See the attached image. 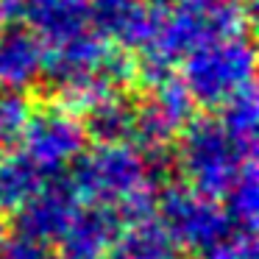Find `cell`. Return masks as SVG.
<instances>
[{
    "label": "cell",
    "instance_id": "obj_1",
    "mask_svg": "<svg viewBox=\"0 0 259 259\" xmlns=\"http://www.w3.org/2000/svg\"><path fill=\"white\" fill-rule=\"evenodd\" d=\"M67 179L81 203H103L112 209L140 192L159 190L148 176L142 153L131 142H95L90 151L84 148L67 167Z\"/></svg>",
    "mask_w": 259,
    "mask_h": 259
},
{
    "label": "cell",
    "instance_id": "obj_2",
    "mask_svg": "<svg viewBox=\"0 0 259 259\" xmlns=\"http://www.w3.org/2000/svg\"><path fill=\"white\" fill-rule=\"evenodd\" d=\"M173 159L179 173L184 176V184H190L201 195L223 201L242 162L253 156H245L231 142L218 117L192 114L173 142Z\"/></svg>",
    "mask_w": 259,
    "mask_h": 259
},
{
    "label": "cell",
    "instance_id": "obj_3",
    "mask_svg": "<svg viewBox=\"0 0 259 259\" xmlns=\"http://www.w3.org/2000/svg\"><path fill=\"white\" fill-rule=\"evenodd\" d=\"M253 56L251 34L223 36L190 51L181 59V84L195 101V106L218 109L237 90L253 84Z\"/></svg>",
    "mask_w": 259,
    "mask_h": 259
},
{
    "label": "cell",
    "instance_id": "obj_4",
    "mask_svg": "<svg viewBox=\"0 0 259 259\" xmlns=\"http://www.w3.org/2000/svg\"><path fill=\"white\" fill-rule=\"evenodd\" d=\"M167 237L190 253H203L209 245L234 231L223 203L218 198L201 195L184 181H164L156 190V214Z\"/></svg>",
    "mask_w": 259,
    "mask_h": 259
},
{
    "label": "cell",
    "instance_id": "obj_5",
    "mask_svg": "<svg viewBox=\"0 0 259 259\" xmlns=\"http://www.w3.org/2000/svg\"><path fill=\"white\" fill-rule=\"evenodd\" d=\"M87 131L75 112L45 101L31 106L25 128L20 134V151L45 176H56L73 164V159L87 148Z\"/></svg>",
    "mask_w": 259,
    "mask_h": 259
},
{
    "label": "cell",
    "instance_id": "obj_6",
    "mask_svg": "<svg viewBox=\"0 0 259 259\" xmlns=\"http://www.w3.org/2000/svg\"><path fill=\"white\" fill-rule=\"evenodd\" d=\"M192 114H195V101L184 90L179 75L153 87V90H145V98L137 101L131 145L137 151L173 148L179 131L184 128V123Z\"/></svg>",
    "mask_w": 259,
    "mask_h": 259
},
{
    "label": "cell",
    "instance_id": "obj_7",
    "mask_svg": "<svg viewBox=\"0 0 259 259\" xmlns=\"http://www.w3.org/2000/svg\"><path fill=\"white\" fill-rule=\"evenodd\" d=\"M81 201L70 184L67 173L64 176H45L39 190L14 212V231L36 237L56 245L64 229L70 226L73 214L78 212Z\"/></svg>",
    "mask_w": 259,
    "mask_h": 259
},
{
    "label": "cell",
    "instance_id": "obj_8",
    "mask_svg": "<svg viewBox=\"0 0 259 259\" xmlns=\"http://www.w3.org/2000/svg\"><path fill=\"white\" fill-rule=\"evenodd\" d=\"M123 231V220L112 206L81 203L70 226L59 237V259H101L112 251Z\"/></svg>",
    "mask_w": 259,
    "mask_h": 259
},
{
    "label": "cell",
    "instance_id": "obj_9",
    "mask_svg": "<svg viewBox=\"0 0 259 259\" xmlns=\"http://www.w3.org/2000/svg\"><path fill=\"white\" fill-rule=\"evenodd\" d=\"M23 20L45 48L95 28L90 0H23Z\"/></svg>",
    "mask_w": 259,
    "mask_h": 259
},
{
    "label": "cell",
    "instance_id": "obj_10",
    "mask_svg": "<svg viewBox=\"0 0 259 259\" xmlns=\"http://www.w3.org/2000/svg\"><path fill=\"white\" fill-rule=\"evenodd\" d=\"M45 67V45L31 28L9 23L0 28V90H28Z\"/></svg>",
    "mask_w": 259,
    "mask_h": 259
},
{
    "label": "cell",
    "instance_id": "obj_11",
    "mask_svg": "<svg viewBox=\"0 0 259 259\" xmlns=\"http://www.w3.org/2000/svg\"><path fill=\"white\" fill-rule=\"evenodd\" d=\"M134 114L137 101L128 92H114V95L98 101L81 114L87 140L92 142H131L134 137Z\"/></svg>",
    "mask_w": 259,
    "mask_h": 259
},
{
    "label": "cell",
    "instance_id": "obj_12",
    "mask_svg": "<svg viewBox=\"0 0 259 259\" xmlns=\"http://www.w3.org/2000/svg\"><path fill=\"white\" fill-rule=\"evenodd\" d=\"M109 253L112 259H198L192 253H181L156 218L123 226Z\"/></svg>",
    "mask_w": 259,
    "mask_h": 259
},
{
    "label": "cell",
    "instance_id": "obj_13",
    "mask_svg": "<svg viewBox=\"0 0 259 259\" xmlns=\"http://www.w3.org/2000/svg\"><path fill=\"white\" fill-rule=\"evenodd\" d=\"M45 181V173L20 148H0V212L14 214Z\"/></svg>",
    "mask_w": 259,
    "mask_h": 259
},
{
    "label": "cell",
    "instance_id": "obj_14",
    "mask_svg": "<svg viewBox=\"0 0 259 259\" xmlns=\"http://www.w3.org/2000/svg\"><path fill=\"white\" fill-rule=\"evenodd\" d=\"M220 109V125L231 137L245 156H256V125H259V103H256V84L237 90Z\"/></svg>",
    "mask_w": 259,
    "mask_h": 259
},
{
    "label": "cell",
    "instance_id": "obj_15",
    "mask_svg": "<svg viewBox=\"0 0 259 259\" xmlns=\"http://www.w3.org/2000/svg\"><path fill=\"white\" fill-rule=\"evenodd\" d=\"M223 209L229 214L231 226L237 231H256V218H259V176H256V156L245 159L237 173L234 184L223 195Z\"/></svg>",
    "mask_w": 259,
    "mask_h": 259
},
{
    "label": "cell",
    "instance_id": "obj_16",
    "mask_svg": "<svg viewBox=\"0 0 259 259\" xmlns=\"http://www.w3.org/2000/svg\"><path fill=\"white\" fill-rule=\"evenodd\" d=\"M34 103L17 90H0V148H14Z\"/></svg>",
    "mask_w": 259,
    "mask_h": 259
},
{
    "label": "cell",
    "instance_id": "obj_17",
    "mask_svg": "<svg viewBox=\"0 0 259 259\" xmlns=\"http://www.w3.org/2000/svg\"><path fill=\"white\" fill-rule=\"evenodd\" d=\"M0 259H59V251L53 248V242L14 231L0 245Z\"/></svg>",
    "mask_w": 259,
    "mask_h": 259
},
{
    "label": "cell",
    "instance_id": "obj_18",
    "mask_svg": "<svg viewBox=\"0 0 259 259\" xmlns=\"http://www.w3.org/2000/svg\"><path fill=\"white\" fill-rule=\"evenodd\" d=\"M201 259H256V240L251 231H229L223 240L209 245Z\"/></svg>",
    "mask_w": 259,
    "mask_h": 259
},
{
    "label": "cell",
    "instance_id": "obj_19",
    "mask_svg": "<svg viewBox=\"0 0 259 259\" xmlns=\"http://www.w3.org/2000/svg\"><path fill=\"white\" fill-rule=\"evenodd\" d=\"M134 3H140V0H90V9H92V25H95L98 31H101L103 36H106L109 25L114 23V20L120 17V14H125Z\"/></svg>",
    "mask_w": 259,
    "mask_h": 259
},
{
    "label": "cell",
    "instance_id": "obj_20",
    "mask_svg": "<svg viewBox=\"0 0 259 259\" xmlns=\"http://www.w3.org/2000/svg\"><path fill=\"white\" fill-rule=\"evenodd\" d=\"M6 237H9V220H6V214L0 212V245H3Z\"/></svg>",
    "mask_w": 259,
    "mask_h": 259
},
{
    "label": "cell",
    "instance_id": "obj_21",
    "mask_svg": "<svg viewBox=\"0 0 259 259\" xmlns=\"http://www.w3.org/2000/svg\"><path fill=\"white\" fill-rule=\"evenodd\" d=\"M9 25V17H6V0H0V28Z\"/></svg>",
    "mask_w": 259,
    "mask_h": 259
},
{
    "label": "cell",
    "instance_id": "obj_22",
    "mask_svg": "<svg viewBox=\"0 0 259 259\" xmlns=\"http://www.w3.org/2000/svg\"><path fill=\"white\" fill-rule=\"evenodd\" d=\"M214 3H248V0H214Z\"/></svg>",
    "mask_w": 259,
    "mask_h": 259
},
{
    "label": "cell",
    "instance_id": "obj_23",
    "mask_svg": "<svg viewBox=\"0 0 259 259\" xmlns=\"http://www.w3.org/2000/svg\"><path fill=\"white\" fill-rule=\"evenodd\" d=\"M101 259H106V256H101Z\"/></svg>",
    "mask_w": 259,
    "mask_h": 259
}]
</instances>
